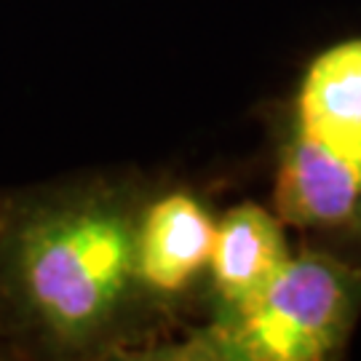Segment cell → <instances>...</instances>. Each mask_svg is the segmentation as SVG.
<instances>
[{
    "label": "cell",
    "instance_id": "cell-1",
    "mask_svg": "<svg viewBox=\"0 0 361 361\" xmlns=\"http://www.w3.org/2000/svg\"><path fill=\"white\" fill-rule=\"evenodd\" d=\"M137 217L110 198H78L25 219L13 238V284L25 310L62 345H83L137 286Z\"/></svg>",
    "mask_w": 361,
    "mask_h": 361
},
{
    "label": "cell",
    "instance_id": "cell-2",
    "mask_svg": "<svg viewBox=\"0 0 361 361\" xmlns=\"http://www.w3.org/2000/svg\"><path fill=\"white\" fill-rule=\"evenodd\" d=\"M359 310L361 268L324 252H302L246 305L219 313L185 356L319 361L343 348Z\"/></svg>",
    "mask_w": 361,
    "mask_h": 361
},
{
    "label": "cell",
    "instance_id": "cell-3",
    "mask_svg": "<svg viewBox=\"0 0 361 361\" xmlns=\"http://www.w3.org/2000/svg\"><path fill=\"white\" fill-rule=\"evenodd\" d=\"M276 212L297 228L348 225L361 207V155L295 129L276 174Z\"/></svg>",
    "mask_w": 361,
    "mask_h": 361
},
{
    "label": "cell",
    "instance_id": "cell-4",
    "mask_svg": "<svg viewBox=\"0 0 361 361\" xmlns=\"http://www.w3.org/2000/svg\"><path fill=\"white\" fill-rule=\"evenodd\" d=\"M217 222L188 193L158 198L137 217L134 276L137 286L174 295L195 281L212 259Z\"/></svg>",
    "mask_w": 361,
    "mask_h": 361
},
{
    "label": "cell",
    "instance_id": "cell-5",
    "mask_svg": "<svg viewBox=\"0 0 361 361\" xmlns=\"http://www.w3.org/2000/svg\"><path fill=\"white\" fill-rule=\"evenodd\" d=\"M292 257L281 219L255 204L231 209L217 222L212 276L222 302L219 313L246 305L276 279Z\"/></svg>",
    "mask_w": 361,
    "mask_h": 361
},
{
    "label": "cell",
    "instance_id": "cell-6",
    "mask_svg": "<svg viewBox=\"0 0 361 361\" xmlns=\"http://www.w3.org/2000/svg\"><path fill=\"white\" fill-rule=\"evenodd\" d=\"M297 129L361 155V38L326 49L310 65L297 97Z\"/></svg>",
    "mask_w": 361,
    "mask_h": 361
},
{
    "label": "cell",
    "instance_id": "cell-7",
    "mask_svg": "<svg viewBox=\"0 0 361 361\" xmlns=\"http://www.w3.org/2000/svg\"><path fill=\"white\" fill-rule=\"evenodd\" d=\"M348 225H350V228H353V233H356V235H359V238H361V207H359V212L353 214V219H350Z\"/></svg>",
    "mask_w": 361,
    "mask_h": 361
}]
</instances>
